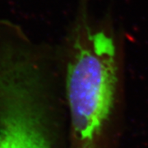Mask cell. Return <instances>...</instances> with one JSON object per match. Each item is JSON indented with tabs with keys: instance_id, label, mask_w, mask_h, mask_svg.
<instances>
[{
	"instance_id": "6da1fadb",
	"label": "cell",
	"mask_w": 148,
	"mask_h": 148,
	"mask_svg": "<svg viewBox=\"0 0 148 148\" xmlns=\"http://www.w3.org/2000/svg\"><path fill=\"white\" fill-rule=\"evenodd\" d=\"M53 55L0 17V148H59Z\"/></svg>"
},
{
	"instance_id": "7a4b0ae2",
	"label": "cell",
	"mask_w": 148,
	"mask_h": 148,
	"mask_svg": "<svg viewBox=\"0 0 148 148\" xmlns=\"http://www.w3.org/2000/svg\"><path fill=\"white\" fill-rule=\"evenodd\" d=\"M63 79L69 148H106L120 89L113 38L78 22L64 49Z\"/></svg>"
}]
</instances>
